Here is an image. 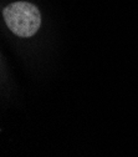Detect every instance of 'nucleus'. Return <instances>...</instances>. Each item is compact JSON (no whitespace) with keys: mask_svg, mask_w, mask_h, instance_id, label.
Returning <instances> with one entry per match:
<instances>
[{"mask_svg":"<svg viewBox=\"0 0 138 157\" xmlns=\"http://www.w3.org/2000/svg\"><path fill=\"white\" fill-rule=\"evenodd\" d=\"M4 20L8 28L17 36L30 37L41 25V15L39 9L28 2L9 4L4 11Z\"/></svg>","mask_w":138,"mask_h":157,"instance_id":"1","label":"nucleus"}]
</instances>
